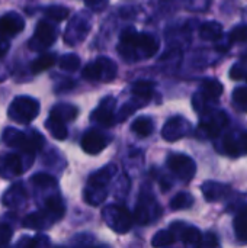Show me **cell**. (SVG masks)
<instances>
[{
  "label": "cell",
  "mask_w": 247,
  "mask_h": 248,
  "mask_svg": "<svg viewBox=\"0 0 247 248\" xmlns=\"http://www.w3.org/2000/svg\"><path fill=\"white\" fill-rule=\"evenodd\" d=\"M159 49V42L148 33H138L134 28H127L121 33V45L118 52L127 61H134L140 55L141 58L153 57Z\"/></svg>",
  "instance_id": "obj_1"
},
{
  "label": "cell",
  "mask_w": 247,
  "mask_h": 248,
  "mask_svg": "<svg viewBox=\"0 0 247 248\" xmlns=\"http://www.w3.org/2000/svg\"><path fill=\"white\" fill-rule=\"evenodd\" d=\"M115 173L114 166H108L90 176L89 185L84 192V199L89 205H99L106 198V185Z\"/></svg>",
  "instance_id": "obj_2"
},
{
  "label": "cell",
  "mask_w": 247,
  "mask_h": 248,
  "mask_svg": "<svg viewBox=\"0 0 247 248\" xmlns=\"http://www.w3.org/2000/svg\"><path fill=\"white\" fill-rule=\"evenodd\" d=\"M39 113V103L28 96L16 97L9 108V118L19 124L32 122Z\"/></svg>",
  "instance_id": "obj_3"
},
{
  "label": "cell",
  "mask_w": 247,
  "mask_h": 248,
  "mask_svg": "<svg viewBox=\"0 0 247 248\" xmlns=\"http://www.w3.org/2000/svg\"><path fill=\"white\" fill-rule=\"evenodd\" d=\"M83 77L86 80H106L111 81L116 76V65L109 58H99L93 62H89L83 68Z\"/></svg>",
  "instance_id": "obj_4"
},
{
  "label": "cell",
  "mask_w": 247,
  "mask_h": 248,
  "mask_svg": "<svg viewBox=\"0 0 247 248\" xmlns=\"http://www.w3.org/2000/svg\"><path fill=\"white\" fill-rule=\"evenodd\" d=\"M103 218L116 232H127L132 227V217L124 206H108L103 211Z\"/></svg>",
  "instance_id": "obj_5"
},
{
  "label": "cell",
  "mask_w": 247,
  "mask_h": 248,
  "mask_svg": "<svg viewBox=\"0 0 247 248\" xmlns=\"http://www.w3.org/2000/svg\"><path fill=\"white\" fill-rule=\"evenodd\" d=\"M167 167L182 180V182H191L192 177L197 173L195 161L183 154H172L167 158Z\"/></svg>",
  "instance_id": "obj_6"
},
{
  "label": "cell",
  "mask_w": 247,
  "mask_h": 248,
  "mask_svg": "<svg viewBox=\"0 0 247 248\" xmlns=\"http://www.w3.org/2000/svg\"><path fill=\"white\" fill-rule=\"evenodd\" d=\"M55 38H57L55 28L49 22L41 20L35 28V33H33V38L29 42V46L32 49H36V51L48 48L55 41Z\"/></svg>",
  "instance_id": "obj_7"
},
{
  "label": "cell",
  "mask_w": 247,
  "mask_h": 248,
  "mask_svg": "<svg viewBox=\"0 0 247 248\" xmlns=\"http://www.w3.org/2000/svg\"><path fill=\"white\" fill-rule=\"evenodd\" d=\"M108 142H109V140L102 132H99L98 129H90L82 138V148L84 153L95 155V154H99L100 151H103L106 148Z\"/></svg>",
  "instance_id": "obj_8"
},
{
  "label": "cell",
  "mask_w": 247,
  "mask_h": 248,
  "mask_svg": "<svg viewBox=\"0 0 247 248\" xmlns=\"http://www.w3.org/2000/svg\"><path fill=\"white\" fill-rule=\"evenodd\" d=\"M25 23L23 19L16 13H7L0 16V38L7 39L9 36H15L20 31H23Z\"/></svg>",
  "instance_id": "obj_9"
},
{
  "label": "cell",
  "mask_w": 247,
  "mask_h": 248,
  "mask_svg": "<svg viewBox=\"0 0 247 248\" xmlns=\"http://www.w3.org/2000/svg\"><path fill=\"white\" fill-rule=\"evenodd\" d=\"M23 173L22 160L17 154H6L0 158V174L6 179L17 177Z\"/></svg>",
  "instance_id": "obj_10"
},
{
  "label": "cell",
  "mask_w": 247,
  "mask_h": 248,
  "mask_svg": "<svg viewBox=\"0 0 247 248\" xmlns=\"http://www.w3.org/2000/svg\"><path fill=\"white\" fill-rule=\"evenodd\" d=\"M229 119H227V115L224 112H215V113H211L207 119L202 121L201 124V129L211 138L217 137L221 131V128H224L227 125Z\"/></svg>",
  "instance_id": "obj_11"
},
{
  "label": "cell",
  "mask_w": 247,
  "mask_h": 248,
  "mask_svg": "<svg viewBox=\"0 0 247 248\" xmlns=\"http://www.w3.org/2000/svg\"><path fill=\"white\" fill-rule=\"evenodd\" d=\"M188 128H189V124H186L183 118H172L163 126L162 135L167 141H176L186 134Z\"/></svg>",
  "instance_id": "obj_12"
},
{
  "label": "cell",
  "mask_w": 247,
  "mask_h": 248,
  "mask_svg": "<svg viewBox=\"0 0 247 248\" xmlns=\"http://www.w3.org/2000/svg\"><path fill=\"white\" fill-rule=\"evenodd\" d=\"M114 109H115V100L112 97H106L105 100H102L99 108L93 112L92 118L103 126H112L115 119Z\"/></svg>",
  "instance_id": "obj_13"
},
{
  "label": "cell",
  "mask_w": 247,
  "mask_h": 248,
  "mask_svg": "<svg viewBox=\"0 0 247 248\" xmlns=\"http://www.w3.org/2000/svg\"><path fill=\"white\" fill-rule=\"evenodd\" d=\"M231 192L230 186L217 183V182H207L202 185V193L207 201L210 202H217L220 199H224L229 193Z\"/></svg>",
  "instance_id": "obj_14"
},
{
  "label": "cell",
  "mask_w": 247,
  "mask_h": 248,
  "mask_svg": "<svg viewBox=\"0 0 247 248\" xmlns=\"http://www.w3.org/2000/svg\"><path fill=\"white\" fill-rule=\"evenodd\" d=\"M3 142H6L10 147H15V148L25 151L26 142H28V134H23L15 128H7L3 132Z\"/></svg>",
  "instance_id": "obj_15"
},
{
  "label": "cell",
  "mask_w": 247,
  "mask_h": 248,
  "mask_svg": "<svg viewBox=\"0 0 247 248\" xmlns=\"http://www.w3.org/2000/svg\"><path fill=\"white\" fill-rule=\"evenodd\" d=\"M26 199V192L22 185L12 186L3 196V203L9 208H17Z\"/></svg>",
  "instance_id": "obj_16"
},
{
  "label": "cell",
  "mask_w": 247,
  "mask_h": 248,
  "mask_svg": "<svg viewBox=\"0 0 247 248\" xmlns=\"http://www.w3.org/2000/svg\"><path fill=\"white\" fill-rule=\"evenodd\" d=\"M224 92L223 84L218 80H205L201 87V96L207 100H217Z\"/></svg>",
  "instance_id": "obj_17"
},
{
  "label": "cell",
  "mask_w": 247,
  "mask_h": 248,
  "mask_svg": "<svg viewBox=\"0 0 247 248\" xmlns=\"http://www.w3.org/2000/svg\"><path fill=\"white\" fill-rule=\"evenodd\" d=\"M199 35L205 41H218L223 36V26L218 22H205L199 28Z\"/></svg>",
  "instance_id": "obj_18"
},
{
  "label": "cell",
  "mask_w": 247,
  "mask_h": 248,
  "mask_svg": "<svg viewBox=\"0 0 247 248\" xmlns=\"http://www.w3.org/2000/svg\"><path fill=\"white\" fill-rule=\"evenodd\" d=\"M64 203L60 196H51L45 201V212L52 218V221H58L64 215Z\"/></svg>",
  "instance_id": "obj_19"
},
{
  "label": "cell",
  "mask_w": 247,
  "mask_h": 248,
  "mask_svg": "<svg viewBox=\"0 0 247 248\" xmlns=\"http://www.w3.org/2000/svg\"><path fill=\"white\" fill-rule=\"evenodd\" d=\"M52 218L47 214V212H35L28 215L23 219V227L25 228H32V230H38V228H44L48 227L47 222H51Z\"/></svg>",
  "instance_id": "obj_20"
},
{
  "label": "cell",
  "mask_w": 247,
  "mask_h": 248,
  "mask_svg": "<svg viewBox=\"0 0 247 248\" xmlns=\"http://www.w3.org/2000/svg\"><path fill=\"white\" fill-rule=\"evenodd\" d=\"M234 232L240 243H247V206L242 208L234 219Z\"/></svg>",
  "instance_id": "obj_21"
},
{
  "label": "cell",
  "mask_w": 247,
  "mask_h": 248,
  "mask_svg": "<svg viewBox=\"0 0 247 248\" xmlns=\"http://www.w3.org/2000/svg\"><path fill=\"white\" fill-rule=\"evenodd\" d=\"M45 126H47V129L49 131V134H51L55 140L63 141V140L67 138L66 122H63V121H60V119H57V118H54V116L49 115V118H48L47 122H45Z\"/></svg>",
  "instance_id": "obj_22"
},
{
  "label": "cell",
  "mask_w": 247,
  "mask_h": 248,
  "mask_svg": "<svg viewBox=\"0 0 247 248\" xmlns=\"http://www.w3.org/2000/svg\"><path fill=\"white\" fill-rule=\"evenodd\" d=\"M131 129H132V132H135L138 137L146 138V137H148V135L153 132L154 125H153V122H151L150 118L141 116V118H138V119H135V121L132 122Z\"/></svg>",
  "instance_id": "obj_23"
},
{
  "label": "cell",
  "mask_w": 247,
  "mask_h": 248,
  "mask_svg": "<svg viewBox=\"0 0 247 248\" xmlns=\"http://www.w3.org/2000/svg\"><path fill=\"white\" fill-rule=\"evenodd\" d=\"M51 116L67 122V121H73L77 116V109L71 105H57L52 108L51 110Z\"/></svg>",
  "instance_id": "obj_24"
},
{
  "label": "cell",
  "mask_w": 247,
  "mask_h": 248,
  "mask_svg": "<svg viewBox=\"0 0 247 248\" xmlns=\"http://www.w3.org/2000/svg\"><path fill=\"white\" fill-rule=\"evenodd\" d=\"M153 89H154V83L147 81V80H140V81L134 83L132 94L141 100H148L153 96Z\"/></svg>",
  "instance_id": "obj_25"
},
{
  "label": "cell",
  "mask_w": 247,
  "mask_h": 248,
  "mask_svg": "<svg viewBox=\"0 0 247 248\" xmlns=\"http://www.w3.org/2000/svg\"><path fill=\"white\" fill-rule=\"evenodd\" d=\"M54 64H55V55H52V54H42L41 57H38L32 62L31 70H32L33 74H39V73L47 71L48 68H51Z\"/></svg>",
  "instance_id": "obj_26"
},
{
  "label": "cell",
  "mask_w": 247,
  "mask_h": 248,
  "mask_svg": "<svg viewBox=\"0 0 247 248\" xmlns=\"http://www.w3.org/2000/svg\"><path fill=\"white\" fill-rule=\"evenodd\" d=\"M176 237L172 231H167V230H163V231H159L153 240H151V246L154 248H165L172 246L175 243Z\"/></svg>",
  "instance_id": "obj_27"
},
{
  "label": "cell",
  "mask_w": 247,
  "mask_h": 248,
  "mask_svg": "<svg viewBox=\"0 0 247 248\" xmlns=\"http://www.w3.org/2000/svg\"><path fill=\"white\" fill-rule=\"evenodd\" d=\"M181 237H182V241L185 244L197 246V247H199V244H201V241L204 238L202 234H201V231L198 228H195V227H186V228H183Z\"/></svg>",
  "instance_id": "obj_28"
},
{
  "label": "cell",
  "mask_w": 247,
  "mask_h": 248,
  "mask_svg": "<svg viewBox=\"0 0 247 248\" xmlns=\"http://www.w3.org/2000/svg\"><path fill=\"white\" fill-rule=\"evenodd\" d=\"M223 150L230 157H239L242 154L240 145H239V140L234 138V135H231V134H227L224 137V140H223Z\"/></svg>",
  "instance_id": "obj_29"
},
{
  "label": "cell",
  "mask_w": 247,
  "mask_h": 248,
  "mask_svg": "<svg viewBox=\"0 0 247 248\" xmlns=\"http://www.w3.org/2000/svg\"><path fill=\"white\" fill-rule=\"evenodd\" d=\"M68 15H70V10L64 6H49L45 9V16L55 22H61V20L67 19Z\"/></svg>",
  "instance_id": "obj_30"
},
{
  "label": "cell",
  "mask_w": 247,
  "mask_h": 248,
  "mask_svg": "<svg viewBox=\"0 0 247 248\" xmlns=\"http://www.w3.org/2000/svg\"><path fill=\"white\" fill-rule=\"evenodd\" d=\"M146 205H147V203H146V199H144V196H143V198L140 199V203H138V206H137V209H135V215H134L135 221L140 222L141 225H146V224H148V222L151 221L150 211L147 209Z\"/></svg>",
  "instance_id": "obj_31"
},
{
  "label": "cell",
  "mask_w": 247,
  "mask_h": 248,
  "mask_svg": "<svg viewBox=\"0 0 247 248\" xmlns=\"http://www.w3.org/2000/svg\"><path fill=\"white\" fill-rule=\"evenodd\" d=\"M80 67V58L74 54H67L60 60V68L64 71H76Z\"/></svg>",
  "instance_id": "obj_32"
},
{
  "label": "cell",
  "mask_w": 247,
  "mask_h": 248,
  "mask_svg": "<svg viewBox=\"0 0 247 248\" xmlns=\"http://www.w3.org/2000/svg\"><path fill=\"white\" fill-rule=\"evenodd\" d=\"M192 202H194V198L188 193H179L176 195V198H173L172 203H170V208L175 209V211H179V209H186L189 206H192Z\"/></svg>",
  "instance_id": "obj_33"
},
{
  "label": "cell",
  "mask_w": 247,
  "mask_h": 248,
  "mask_svg": "<svg viewBox=\"0 0 247 248\" xmlns=\"http://www.w3.org/2000/svg\"><path fill=\"white\" fill-rule=\"evenodd\" d=\"M233 102L240 110L247 112V87H237L233 92Z\"/></svg>",
  "instance_id": "obj_34"
},
{
  "label": "cell",
  "mask_w": 247,
  "mask_h": 248,
  "mask_svg": "<svg viewBox=\"0 0 247 248\" xmlns=\"http://www.w3.org/2000/svg\"><path fill=\"white\" fill-rule=\"evenodd\" d=\"M32 183L38 187H51V186H55L57 182L52 176L49 174H44V173H39V174H35L32 177Z\"/></svg>",
  "instance_id": "obj_35"
},
{
  "label": "cell",
  "mask_w": 247,
  "mask_h": 248,
  "mask_svg": "<svg viewBox=\"0 0 247 248\" xmlns=\"http://www.w3.org/2000/svg\"><path fill=\"white\" fill-rule=\"evenodd\" d=\"M230 41L237 44H247V25H240L230 32Z\"/></svg>",
  "instance_id": "obj_36"
},
{
  "label": "cell",
  "mask_w": 247,
  "mask_h": 248,
  "mask_svg": "<svg viewBox=\"0 0 247 248\" xmlns=\"http://www.w3.org/2000/svg\"><path fill=\"white\" fill-rule=\"evenodd\" d=\"M13 235V230L7 224H0V246H6Z\"/></svg>",
  "instance_id": "obj_37"
},
{
  "label": "cell",
  "mask_w": 247,
  "mask_h": 248,
  "mask_svg": "<svg viewBox=\"0 0 247 248\" xmlns=\"http://www.w3.org/2000/svg\"><path fill=\"white\" fill-rule=\"evenodd\" d=\"M16 248H39V238H32V237H22Z\"/></svg>",
  "instance_id": "obj_38"
},
{
  "label": "cell",
  "mask_w": 247,
  "mask_h": 248,
  "mask_svg": "<svg viewBox=\"0 0 247 248\" xmlns=\"http://www.w3.org/2000/svg\"><path fill=\"white\" fill-rule=\"evenodd\" d=\"M217 246H218V241H217L215 235L214 234H207L202 238V241H201V244H199L198 248H215Z\"/></svg>",
  "instance_id": "obj_39"
},
{
  "label": "cell",
  "mask_w": 247,
  "mask_h": 248,
  "mask_svg": "<svg viewBox=\"0 0 247 248\" xmlns=\"http://www.w3.org/2000/svg\"><path fill=\"white\" fill-rule=\"evenodd\" d=\"M230 77L234 78V80H239V78H243L246 77V73H243V68L242 65H233V68L230 70Z\"/></svg>",
  "instance_id": "obj_40"
},
{
  "label": "cell",
  "mask_w": 247,
  "mask_h": 248,
  "mask_svg": "<svg viewBox=\"0 0 247 248\" xmlns=\"http://www.w3.org/2000/svg\"><path fill=\"white\" fill-rule=\"evenodd\" d=\"M9 48H10L9 41H7V39H4V38H0V60L7 54Z\"/></svg>",
  "instance_id": "obj_41"
},
{
  "label": "cell",
  "mask_w": 247,
  "mask_h": 248,
  "mask_svg": "<svg viewBox=\"0 0 247 248\" xmlns=\"http://www.w3.org/2000/svg\"><path fill=\"white\" fill-rule=\"evenodd\" d=\"M239 145H240V151L247 154V132H243L239 137Z\"/></svg>",
  "instance_id": "obj_42"
},
{
  "label": "cell",
  "mask_w": 247,
  "mask_h": 248,
  "mask_svg": "<svg viewBox=\"0 0 247 248\" xmlns=\"http://www.w3.org/2000/svg\"><path fill=\"white\" fill-rule=\"evenodd\" d=\"M243 58H245V60H247V52L246 54H243Z\"/></svg>",
  "instance_id": "obj_43"
},
{
  "label": "cell",
  "mask_w": 247,
  "mask_h": 248,
  "mask_svg": "<svg viewBox=\"0 0 247 248\" xmlns=\"http://www.w3.org/2000/svg\"><path fill=\"white\" fill-rule=\"evenodd\" d=\"M246 78H247V76H246Z\"/></svg>",
  "instance_id": "obj_44"
}]
</instances>
